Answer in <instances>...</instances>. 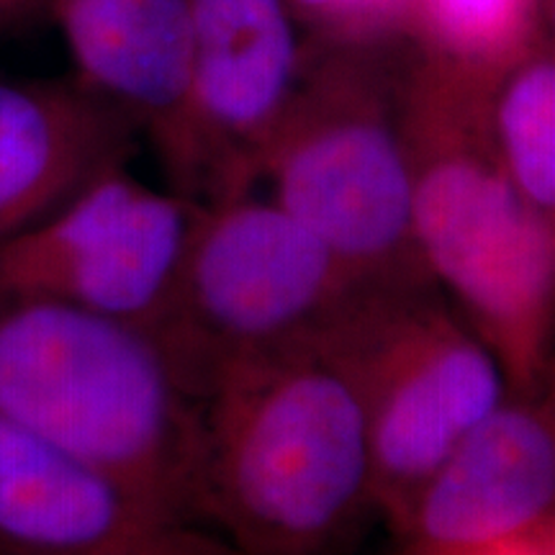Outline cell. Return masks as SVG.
Masks as SVG:
<instances>
[{
	"label": "cell",
	"mask_w": 555,
	"mask_h": 555,
	"mask_svg": "<svg viewBox=\"0 0 555 555\" xmlns=\"http://www.w3.org/2000/svg\"><path fill=\"white\" fill-rule=\"evenodd\" d=\"M198 401L204 527L240 555H350L378 509L365 401L335 343L237 360Z\"/></svg>",
	"instance_id": "1"
},
{
	"label": "cell",
	"mask_w": 555,
	"mask_h": 555,
	"mask_svg": "<svg viewBox=\"0 0 555 555\" xmlns=\"http://www.w3.org/2000/svg\"><path fill=\"white\" fill-rule=\"evenodd\" d=\"M489 86L414 52L399 69V116L420 258L522 391L555 350V229L496 155Z\"/></svg>",
	"instance_id": "2"
},
{
	"label": "cell",
	"mask_w": 555,
	"mask_h": 555,
	"mask_svg": "<svg viewBox=\"0 0 555 555\" xmlns=\"http://www.w3.org/2000/svg\"><path fill=\"white\" fill-rule=\"evenodd\" d=\"M0 416L204 527L201 401L150 332L0 288Z\"/></svg>",
	"instance_id": "3"
},
{
	"label": "cell",
	"mask_w": 555,
	"mask_h": 555,
	"mask_svg": "<svg viewBox=\"0 0 555 555\" xmlns=\"http://www.w3.org/2000/svg\"><path fill=\"white\" fill-rule=\"evenodd\" d=\"M393 62L386 47H311L260 163L270 198L365 288L435 286L414 240Z\"/></svg>",
	"instance_id": "4"
},
{
	"label": "cell",
	"mask_w": 555,
	"mask_h": 555,
	"mask_svg": "<svg viewBox=\"0 0 555 555\" xmlns=\"http://www.w3.org/2000/svg\"><path fill=\"white\" fill-rule=\"evenodd\" d=\"M363 283L273 198L198 204L157 343L201 399L221 367L330 337Z\"/></svg>",
	"instance_id": "5"
},
{
	"label": "cell",
	"mask_w": 555,
	"mask_h": 555,
	"mask_svg": "<svg viewBox=\"0 0 555 555\" xmlns=\"http://www.w3.org/2000/svg\"><path fill=\"white\" fill-rule=\"evenodd\" d=\"M330 339L363 393L376 509L397 530L509 380L437 286L367 288Z\"/></svg>",
	"instance_id": "6"
},
{
	"label": "cell",
	"mask_w": 555,
	"mask_h": 555,
	"mask_svg": "<svg viewBox=\"0 0 555 555\" xmlns=\"http://www.w3.org/2000/svg\"><path fill=\"white\" fill-rule=\"evenodd\" d=\"M196 201L116 165L0 245V288L44 296L157 337L176 298Z\"/></svg>",
	"instance_id": "7"
},
{
	"label": "cell",
	"mask_w": 555,
	"mask_h": 555,
	"mask_svg": "<svg viewBox=\"0 0 555 555\" xmlns=\"http://www.w3.org/2000/svg\"><path fill=\"white\" fill-rule=\"evenodd\" d=\"M288 0H191L183 142L168 189L196 204L253 193L309 50Z\"/></svg>",
	"instance_id": "8"
},
{
	"label": "cell",
	"mask_w": 555,
	"mask_h": 555,
	"mask_svg": "<svg viewBox=\"0 0 555 555\" xmlns=\"http://www.w3.org/2000/svg\"><path fill=\"white\" fill-rule=\"evenodd\" d=\"M0 547L21 555H240L114 470L3 416Z\"/></svg>",
	"instance_id": "9"
},
{
	"label": "cell",
	"mask_w": 555,
	"mask_h": 555,
	"mask_svg": "<svg viewBox=\"0 0 555 555\" xmlns=\"http://www.w3.org/2000/svg\"><path fill=\"white\" fill-rule=\"evenodd\" d=\"M555 530V350L543 376L478 425L393 532L409 555H450Z\"/></svg>",
	"instance_id": "10"
},
{
	"label": "cell",
	"mask_w": 555,
	"mask_h": 555,
	"mask_svg": "<svg viewBox=\"0 0 555 555\" xmlns=\"http://www.w3.org/2000/svg\"><path fill=\"white\" fill-rule=\"evenodd\" d=\"M139 139L134 124L80 80L0 78V245L127 165Z\"/></svg>",
	"instance_id": "11"
},
{
	"label": "cell",
	"mask_w": 555,
	"mask_h": 555,
	"mask_svg": "<svg viewBox=\"0 0 555 555\" xmlns=\"http://www.w3.org/2000/svg\"><path fill=\"white\" fill-rule=\"evenodd\" d=\"M82 86L119 108L168 178L183 142L191 0H54Z\"/></svg>",
	"instance_id": "12"
},
{
	"label": "cell",
	"mask_w": 555,
	"mask_h": 555,
	"mask_svg": "<svg viewBox=\"0 0 555 555\" xmlns=\"http://www.w3.org/2000/svg\"><path fill=\"white\" fill-rule=\"evenodd\" d=\"M489 131L506 176L555 229V47L545 37L489 86Z\"/></svg>",
	"instance_id": "13"
},
{
	"label": "cell",
	"mask_w": 555,
	"mask_h": 555,
	"mask_svg": "<svg viewBox=\"0 0 555 555\" xmlns=\"http://www.w3.org/2000/svg\"><path fill=\"white\" fill-rule=\"evenodd\" d=\"M404 34L420 57L491 80L543 37L540 0H409Z\"/></svg>",
	"instance_id": "14"
},
{
	"label": "cell",
	"mask_w": 555,
	"mask_h": 555,
	"mask_svg": "<svg viewBox=\"0 0 555 555\" xmlns=\"http://www.w3.org/2000/svg\"><path fill=\"white\" fill-rule=\"evenodd\" d=\"M324 47H380L406 31L409 0H288Z\"/></svg>",
	"instance_id": "15"
},
{
	"label": "cell",
	"mask_w": 555,
	"mask_h": 555,
	"mask_svg": "<svg viewBox=\"0 0 555 555\" xmlns=\"http://www.w3.org/2000/svg\"><path fill=\"white\" fill-rule=\"evenodd\" d=\"M450 555H555V530L540 532V535L504 540V543H494V545L470 547V551L450 553Z\"/></svg>",
	"instance_id": "16"
},
{
	"label": "cell",
	"mask_w": 555,
	"mask_h": 555,
	"mask_svg": "<svg viewBox=\"0 0 555 555\" xmlns=\"http://www.w3.org/2000/svg\"><path fill=\"white\" fill-rule=\"evenodd\" d=\"M540 21H543V37L555 47V0H540Z\"/></svg>",
	"instance_id": "17"
},
{
	"label": "cell",
	"mask_w": 555,
	"mask_h": 555,
	"mask_svg": "<svg viewBox=\"0 0 555 555\" xmlns=\"http://www.w3.org/2000/svg\"><path fill=\"white\" fill-rule=\"evenodd\" d=\"M16 0H0V9H5V5H13Z\"/></svg>",
	"instance_id": "18"
},
{
	"label": "cell",
	"mask_w": 555,
	"mask_h": 555,
	"mask_svg": "<svg viewBox=\"0 0 555 555\" xmlns=\"http://www.w3.org/2000/svg\"><path fill=\"white\" fill-rule=\"evenodd\" d=\"M0 555H21V553H11V551H3V547H0Z\"/></svg>",
	"instance_id": "19"
}]
</instances>
